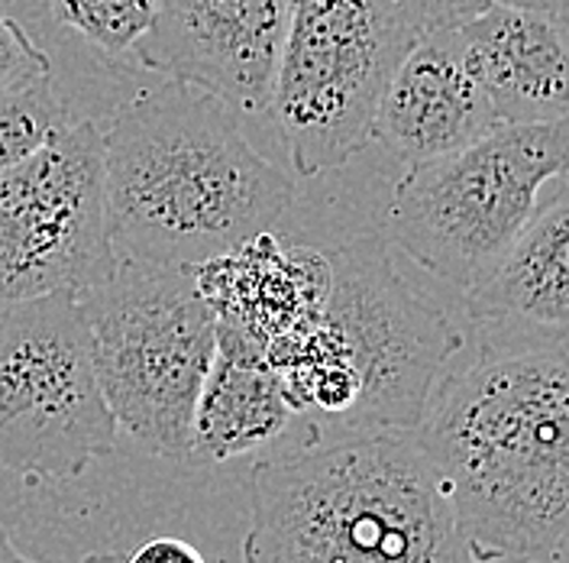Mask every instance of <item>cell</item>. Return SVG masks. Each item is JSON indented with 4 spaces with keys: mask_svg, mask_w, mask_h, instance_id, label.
<instances>
[{
    "mask_svg": "<svg viewBox=\"0 0 569 563\" xmlns=\"http://www.w3.org/2000/svg\"><path fill=\"white\" fill-rule=\"evenodd\" d=\"M482 563H557L569 531L567 340L489 347L447 373L415 427Z\"/></svg>",
    "mask_w": 569,
    "mask_h": 563,
    "instance_id": "obj_1",
    "label": "cell"
},
{
    "mask_svg": "<svg viewBox=\"0 0 569 563\" xmlns=\"http://www.w3.org/2000/svg\"><path fill=\"white\" fill-rule=\"evenodd\" d=\"M104 134L107 234L117 259L201 266L276 230L295 181L259 156L213 95L166 78L133 95Z\"/></svg>",
    "mask_w": 569,
    "mask_h": 563,
    "instance_id": "obj_2",
    "label": "cell"
},
{
    "mask_svg": "<svg viewBox=\"0 0 569 563\" xmlns=\"http://www.w3.org/2000/svg\"><path fill=\"white\" fill-rule=\"evenodd\" d=\"M243 563H482L415 431L320 434L256 460Z\"/></svg>",
    "mask_w": 569,
    "mask_h": 563,
    "instance_id": "obj_3",
    "label": "cell"
},
{
    "mask_svg": "<svg viewBox=\"0 0 569 563\" xmlns=\"http://www.w3.org/2000/svg\"><path fill=\"white\" fill-rule=\"evenodd\" d=\"M327 256L318 320L276 340L266 363L318 434L415 431L462 334L395 273L379 234Z\"/></svg>",
    "mask_w": 569,
    "mask_h": 563,
    "instance_id": "obj_4",
    "label": "cell"
},
{
    "mask_svg": "<svg viewBox=\"0 0 569 563\" xmlns=\"http://www.w3.org/2000/svg\"><path fill=\"white\" fill-rule=\"evenodd\" d=\"M74 295L117 431L156 457L184 463L217 347V320L194 269L117 259L104 279Z\"/></svg>",
    "mask_w": 569,
    "mask_h": 563,
    "instance_id": "obj_5",
    "label": "cell"
},
{
    "mask_svg": "<svg viewBox=\"0 0 569 563\" xmlns=\"http://www.w3.org/2000/svg\"><path fill=\"white\" fill-rule=\"evenodd\" d=\"M567 159V120L498 124L453 152L408 166L386 208V234L430 276L466 292L525 230Z\"/></svg>",
    "mask_w": 569,
    "mask_h": 563,
    "instance_id": "obj_6",
    "label": "cell"
},
{
    "mask_svg": "<svg viewBox=\"0 0 569 563\" xmlns=\"http://www.w3.org/2000/svg\"><path fill=\"white\" fill-rule=\"evenodd\" d=\"M425 23L408 0H291L266 113L301 178L372 142L376 107Z\"/></svg>",
    "mask_w": 569,
    "mask_h": 563,
    "instance_id": "obj_7",
    "label": "cell"
},
{
    "mask_svg": "<svg viewBox=\"0 0 569 563\" xmlns=\"http://www.w3.org/2000/svg\"><path fill=\"white\" fill-rule=\"evenodd\" d=\"M117 444L91 330L74 292L0 315V466L23 480H74Z\"/></svg>",
    "mask_w": 569,
    "mask_h": 563,
    "instance_id": "obj_8",
    "label": "cell"
},
{
    "mask_svg": "<svg viewBox=\"0 0 569 563\" xmlns=\"http://www.w3.org/2000/svg\"><path fill=\"white\" fill-rule=\"evenodd\" d=\"M117 266L104 208V134L69 120L0 176V315L52 292H81Z\"/></svg>",
    "mask_w": 569,
    "mask_h": 563,
    "instance_id": "obj_9",
    "label": "cell"
},
{
    "mask_svg": "<svg viewBox=\"0 0 569 563\" xmlns=\"http://www.w3.org/2000/svg\"><path fill=\"white\" fill-rule=\"evenodd\" d=\"M291 0H156L133 66L194 85L233 113H266Z\"/></svg>",
    "mask_w": 569,
    "mask_h": 563,
    "instance_id": "obj_10",
    "label": "cell"
},
{
    "mask_svg": "<svg viewBox=\"0 0 569 563\" xmlns=\"http://www.w3.org/2000/svg\"><path fill=\"white\" fill-rule=\"evenodd\" d=\"M498 117L457 30H430L391 75L376 107L372 142L415 166L496 130Z\"/></svg>",
    "mask_w": 569,
    "mask_h": 563,
    "instance_id": "obj_11",
    "label": "cell"
},
{
    "mask_svg": "<svg viewBox=\"0 0 569 563\" xmlns=\"http://www.w3.org/2000/svg\"><path fill=\"white\" fill-rule=\"evenodd\" d=\"M194 279L220 327L266 350L318 320L327 298V256L272 230L194 266Z\"/></svg>",
    "mask_w": 569,
    "mask_h": 563,
    "instance_id": "obj_12",
    "label": "cell"
},
{
    "mask_svg": "<svg viewBox=\"0 0 569 563\" xmlns=\"http://www.w3.org/2000/svg\"><path fill=\"white\" fill-rule=\"evenodd\" d=\"M320 437L284 398L276 369L259 347L217 324V347L191 418L184 466H220L269 457Z\"/></svg>",
    "mask_w": 569,
    "mask_h": 563,
    "instance_id": "obj_13",
    "label": "cell"
},
{
    "mask_svg": "<svg viewBox=\"0 0 569 563\" xmlns=\"http://www.w3.org/2000/svg\"><path fill=\"white\" fill-rule=\"evenodd\" d=\"M457 33L498 124L567 120V23L492 3Z\"/></svg>",
    "mask_w": 569,
    "mask_h": 563,
    "instance_id": "obj_14",
    "label": "cell"
},
{
    "mask_svg": "<svg viewBox=\"0 0 569 563\" xmlns=\"http://www.w3.org/2000/svg\"><path fill=\"white\" fill-rule=\"evenodd\" d=\"M466 312L479 327H528L547 340H567L569 324V201L560 185L498 256L466 288Z\"/></svg>",
    "mask_w": 569,
    "mask_h": 563,
    "instance_id": "obj_15",
    "label": "cell"
},
{
    "mask_svg": "<svg viewBox=\"0 0 569 563\" xmlns=\"http://www.w3.org/2000/svg\"><path fill=\"white\" fill-rule=\"evenodd\" d=\"M49 7L101 59L133 66V49L149 30L156 0H49Z\"/></svg>",
    "mask_w": 569,
    "mask_h": 563,
    "instance_id": "obj_16",
    "label": "cell"
},
{
    "mask_svg": "<svg viewBox=\"0 0 569 563\" xmlns=\"http://www.w3.org/2000/svg\"><path fill=\"white\" fill-rule=\"evenodd\" d=\"M69 120L52 75L0 91V176L52 140Z\"/></svg>",
    "mask_w": 569,
    "mask_h": 563,
    "instance_id": "obj_17",
    "label": "cell"
},
{
    "mask_svg": "<svg viewBox=\"0 0 569 563\" xmlns=\"http://www.w3.org/2000/svg\"><path fill=\"white\" fill-rule=\"evenodd\" d=\"M46 75H52L49 56L7 10H0V91L30 85Z\"/></svg>",
    "mask_w": 569,
    "mask_h": 563,
    "instance_id": "obj_18",
    "label": "cell"
},
{
    "mask_svg": "<svg viewBox=\"0 0 569 563\" xmlns=\"http://www.w3.org/2000/svg\"><path fill=\"white\" fill-rule=\"evenodd\" d=\"M425 30H460L472 17L486 13L496 0H408Z\"/></svg>",
    "mask_w": 569,
    "mask_h": 563,
    "instance_id": "obj_19",
    "label": "cell"
},
{
    "mask_svg": "<svg viewBox=\"0 0 569 563\" xmlns=\"http://www.w3.org/2000/svg\"><path fill=\"white\" fill-rule=\"evenodd\" d=\"M123 563H208L204 554L181 537H149Z\"/></svg>",
    "mask_w": 569,
    "mask_h": 563,
    "instance_id": "obj_20",
    "label": "cell"
},
{
    "mask_svg": "<svg viewBox=\"0 0 569 563\" xmlns=\"http://www.w3.org/2000/svg\"><path fill=\"white\" fill-rule=\"evenodd\" d=\"M501 7H515V10H528L537 17H547V20H557V23H567V7L569 0H496Z\"/></svg>",
    "mask_w": 569,
    "mask_h": 563,
    "instance_id": "obj_21",
    "label": "cell"
},
{
    "mask_svg": "<svg viewBox=\"0 0 569 563\" xmlns=\"http://www.w3.org/2000/svg\"><path fill=\"white\" fill-rule=\"evenodd\" d=\"M0 563H36L30 561L13 541H10V534H7V529H3V522H0Z\"/></svg>",
    "mask_w": 569,
    "mask_h": 563,
    "instance_id": "obj_22",
    "label": "cell"
},
{
    "mask_svg": "<svg viewBox=\"0 0 569 563\" xmlns=\"http://www.w3.org/2000/svg\"><path fill=\"white\" fill-rule=\"evenodd\" d=\"M81 563H123V554H117V551H94Z\"/></svg>",
    "mask_w": 569,
    "mask_h": 563,
    "instance_id": "obj_23",
    "label": "cell"
}]
</instances>
